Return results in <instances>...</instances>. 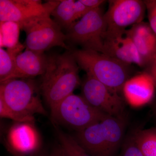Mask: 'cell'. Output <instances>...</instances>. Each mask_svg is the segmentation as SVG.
Returning a JSON list of instances; mask_svg holds the SVG:
<instances>
[{
  "mask_svg": "<svg viewBox=\"0 0 156 156\" xmlns=\"http://www.w3.org/2000/svg\"><path fill=\"white\" fill-rule=\"evenodd\" d=\"M42 76L41 89L50 110L73 94L80 84L79 66L72 52L68 50L48 56Z\"/></svg>",
  "mask_w": 156,
  "mask_h": 156,
  "instance_id": "cell-1",
  "label": "cell"
},
{
  "mask_svg": "<svg viewBox=\"0 0 156 156\" xmlns=\"http://www.w3.org/2000/svg\"><path fill=\"white\" fill-rule=\"evenodd\" d=\"M125 115L107 116L97 123L78 131L75 139L92 156H114L124 139Z\"/></svg>",
  "mask_w": 156,
  "mask_h": 156,
  "instance_id": "cell-2",
  "label": "cell"
},
{
  "mask_svg": "<svg viewBox=\"0 0 156 156\" xmlns=\"http://www.w3.org/2000/svg\"><path fill=\"white\" fill-rule=\"evenodd\" d=\"M79 67L116 92L122 91L131 77V64L125 63L106 54L81 49L72 52Z\"/></svg>",
  "mask_w": 156,
  "mask_h": 156,
  "instance_id": "cell-3",
  "label": "cell"
},
{
  "mask_svg": "<svg viewBox=\"0 0 156 156\" xmlns=\"http://www.w3.org/2000/svg\"><path fill=\"white\" fill-rule=\"evenodd\" d=\"M0 99L22 116L35 119L36 114H47L36 84L30 79H11L1 83Z\"/></svg>",
  "mask_w": 156,
  "mask_h": 156,
  "instance_id": "cell-4",
  "label": "cell"
},
{
  "mask_svg": "<svg viewBox=\"0 0 156 156\" xmlns=\"http://www.w3.org/2000/svg\"><path fill=\"white\" fill-rule=\"evenodd\" d=\"M50 111L54 122L77 131H82L108 116L92 106L83 96L73 93Z\"/></svg>",
  "mask_w": 156,
  "mask_h": 156,
  "instance_id": "cell-5",
  "label": "cell"
},
{
  "mask_svg": "<svg viewBox=\"0 0 156 156\" xmlns=\"http://www.w3.org/2000/svg\"><path fill=\"white\" fill-rule=\"evenodd\" d=\"M50 16L45 15L19 23L20 30L26 34L23 44L25 49L43 53L53 47H60L69 51L66 44V35Z\"/></svg>",
  "mask_w": 156,
  "mask_h": 156,
  "instance_id": "cell-6",
  "label": "cell"
},
{
  "mask_svg": "<svg viewBox=\"0 0 156 156\" xmlns=\"http://www.w3.org/2000/svg\"><path fill=\"white\" fill-rule=\"evenodd\" d=\"M106 31L104 14L100 8L92 9L68 30L66 41L80 45L83 49L103 53Z\"/></svg>",
  "mask_w": 156,
  "mask_h": 156,
  "instance_id": "cell-7",
  "label": "cell"
},
{
  "mask_svg": "<svg viewBox=\"0 0 156 156\" xmlns=\"http://www.w3.org/2000/svg\"><path fill=\"white\" fill-rule=\"evenodd\" d=\"M108 3V9L104 14L105 34L121 33L128 27L142 22L146 9L144 1L112 0Z\"/></svg>",
  "mask_w": 156,
  "mask_h": 156,
  "instance_id": "cell-8",
  "label": "cell"
},
{
  "mask_svg": "<svg viewBox=\"0 0 156 156\" xmlns=\"http://www.w3.org/2000/svg\"><path fill=\"white\" fill-rule=\"evenodd\" d=\"M82 96L92 106L108 115L125 114V102L119 92L88 75L82 85Z\"/></svg>",
  "mask_w": 156,
  "mask_h": 156,
  "instance_id": "cell-9",
  "label": "cell"
},
{
  "mask_svg": "<svg viewBox=\"0 0 156 156\" xmlns=\"http://www.w3.org/2000/svg\"><path fill=\"white\" fill-rule=\"evenodd\" d=\"M60 1L42 3L38 0H0V22L19 23L45 15H51Z\"/></svg>",
  "mask_w": 156,
  "mask_h": 156,
  "instance_id": "cell-10",
  "label": "cell"
},
{
  "mask_svg": "<svg viewBox=\"0 0 156 156\" xmlns=\"http://www.w3.org/2000/svg\"><path fill=\"white\" fill-rule=\"evenodd\" d=\"M126 30L117 34H105L103 54L128 64L144 66L134 42L126 34Z\"/></svg>",
  "mask_w": 156,
  "mask_h": 156,
  "instance_id": "cell-11",
  "label": "cell"
},
{
  "mask_svg": "<svg viewBox=\"0 0 156 156\" xmlns=\"http://www.w3.org/2000/svg\"><path fill=\"white\" fill-rule=\"evenodd\" d=\"M156 89L152 78L145 72L131 77L124 84L122 91L130 105L139 107L151 102Z\"/></svg>",
  "mask_w": 156,
  "mask_h": 156,
  "instance_id": "cell-12",
  "label": "cell"
},
{
  "mask_svg": "<svg viewBox=\"0 0 156 156\" xmlns=\"http://www.w3.org/2000/svg\"><path fill=\"white\" fill-rule=\"evenodd\" d=\"M48 56L25 49L15 58V67L11 79H27L44 74Z\"/></svg>",
  "mask_w": 156,
  "mask_h": 156,
  "instance_id": "cell-13",
  "label": "cell"
},
{
  "mask_svg": "<svg viewBox=\"0 0 156 156\" xmlns=\"http://www.w3.org/2000/svg\"><path fill=\"white\" fill-rule=\"evenodd\" d=\"M134 42L144 66H148L156 54V34L149 24L141 22L126 30Z\"/></svg>",
  "mask_w": 156,
  "mask_h": 156,
  "instance_id": "cell-14",
  "label": "cell"
},
{
  "mask_svg": "<svg viewBox=\"0 0 156 156\" xmlns=\"http://www.w3.org/2000/svg\"><path fill=\"white\" fill-rule=\"evenodd\" d=\"M9 139L12 147L23 153L33 151L39 145L38 136L31 123H19L13 126L9 131Z\"/></svg>",
  "mask_w": 156,
  "mask_h": 156,
  "instance_id": "cell-15",
  "label": "cell"
},
{
  "mask_svg": "<svg viewBox=\"0 0 156 156\" xmlns=\"http://www.w3.org/2000/svg\"><path fill=\"white\" fill-rule=\"evenodd\" d=\"M20 30L17 23L0 22V48H7V51L15 57L25 48L24 44L19 41Z\"/></svg>",
  "mask_w": 156,
  "mask_h": 156,
  "instance_id": "cell-16",
  "label": "cell"
},
{
  "mask_svg": "<svg viewBox=\"0 0 156 156\" xmlns=\"http://www.w3.org/2000/svg\"><path fill=\"white\" fill-rule=\"evenodd\" d=\"M133 135L143 156H156V127L137 130Z\"/></svg>",
  "mask_w": 156,
  "mask_h": 156,
  "instance_id": "cell-17",
  "label": "cell"
},
{
  "mask_svg": "<svg viewBox=\"0 0 156 156\" xmlns=\"http://www.w3.org/2000/svg\"><path fill=\"white\" fill-rule=\"evenodd\" d=\"M75 2V1L74 0L60 1L58 5L52 12L51 15L54 17L56 22L61 27L68 30L76 20L74 8Z\"/></svg>",
  "mask_w": 156,
  "mask_h": 156,
  "instance_id": "cell-18",
  "label": "cell"
},
{
  "mask_svg": "<svg viewBox=\"0 0 156 156\" xmlns=\"http://www.w3.org/2000/svg\"><path fill=\"white\" fill-rule=\"evenodd\" d=\"M59 147L63 156H92L87 152L75 138L56 129Z\"/></svg>",
  "mask_w": 156,
  "mask_h": 156,
  "instance_id": "cell-19",
  "label": "cell"
},
{
  "mask_svg": "<svg viewBox=\"0 0 156 156\" xmlns=\"http://www.w3.org/2000/svg\"><path fill=\"white\" fill-rule=\"evenodd\" d=\"M15 57L7 50L0 48V82L10 80L15 69Z\"/></svg>",
  "mask_w": 156,
  "mask_h": 156,
  "instance_id": "cell-20",
  "label": "cell"
},
{
  "mask_svg": "<svg viewBox=\"0 0 156 156\" xmlns=\"http://www.w3.org/2000/svg\"><path fill=\"white\" fill-rule=\"evenodd\" d=\"M0 116L1 118L10 119L19 123L33 124L35 121V119L22 116L17 114L9 108L1 99H0Z\"/></svg>",
  "mask_w": 156,
  "mask_h": 156,
  "instance_id": "cell-21",
  "label": "cell"
},
{
  "mask_svg": "<svg viewBox=\"0 0 156 156\" xmlns=\"http://www.w3.org/2000/svg\"><path fill=\"white\" fill-rule=\"evenodd\" d=\"M121 156H143L136 145L133 135L126 139Z\"/></svg>",
  "mask_w": 156,
  "mask_h": 156,
  "instance_id": "cell-22",
  "label": "cell"
},
{
  "mask_svg": "<svg viewBox=\"0 0 156 156\" xmlns=\"http://www.w3.org/2000/svg\"><path fill=\"white\" fill-rule=\"evenodd\" d=\"M147 10L150 26L156 34V0L144 1Z\"/></svg>",
  "mask_w": 156,
  "mask_h": 156,
  "instance_id": "cell-23",
  "label": "cell"
},
{
  "mask_svg": "<svg viewBox=\"0 0 156 156\" xmlns=\"http://www.w3.org/2000/svg\"><path fill=\"white\" fill-rule=\"evenodd\" d=\"M74 8L76 18V20L80 18H82L89 11L92 10L84 5L83 3L81 2L80 0L75 1L74 5Z\"/></svg>",
  "mask_w": 156,
  "mask_h": 156,
  "instance_id": "cell-24",
  "label": "cell"
},
{
  "mask_svg": "<svg viewBox=\"0 0 156 156\" xmlns=\"http://www.w3.org/2000/svg\"><path fill=\"white\" fill-rule=\"evenodd\" d=\"M81 3L89 9H94L100 8V6L105 2L103 0H80Z\"/></svg>",
  "mask_w": 156,
  "mask_h": 156,
  "instance_id": "cell-25",
  "label": "cell"
},
{
  "mask_svg": "<svg viewBox=\"0 0 156 156\" xmlns=\"http://www.w3.org/2000/svg\"><path fill=\"white\" fill-rule=\"evenodd\" d=\"M147 66L148 68L147 73L152 78L156 87V54Z\"/></svg>",
  "mask_w": 156,
  "mask_h": 156,
  "instance_id": "cell-26",
  "label": "cell"
},
{
  "mask_svg": "<svg viewBox=\"0 0 156 156\" xmlns=\"http://www.w3.org/2000/svg\"><path fill=\"white\" fill-rule=\"evenodd\" d=\"M49 156H63L62 153L61 151L59 148V147H58L54 148L53 151L51 152Z\"/></svg>",
  "mask_w": 156,
  "mask_h": 156,
  "instance_id": "cell-27",
  "label": "cell"
},
{
  "mask_svg": "<svg viewBox=\"0 0 156 156\" xmlns=\"http://www.w3.org/2000/svg\"><path fill=\"white\" fill-rule=\"evenodd\" d=\"M151 108L153 113L154 116L155 117L156 120V101H154L153 103L152 104Z\"/></svg>",
  "mask_w": 156,
  "mask_h": 156,
  "instance_id": "cell-28",
  "label": "cell"
}]
</instances>
